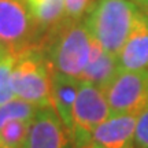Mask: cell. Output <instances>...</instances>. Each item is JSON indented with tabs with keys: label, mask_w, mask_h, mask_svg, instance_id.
<instances>
[{
	"label": "cell",
	"mask_w": 148,
	"mask_h": 148,
	"mask_svg": "<svg viewBox=\"0 0 148 148\" xmlns=\"http://www.w3.org/2000/svg\"><path fill=\"white\" fill-rule=\"evenodd\" d=\"M90 37L84 21H63L44 36L42 52L52 71L81 78L90 55Z\"/></svg>",
	"instance_id": "obj_1"
},
{
	"label": "cell",
	"mask_w": 148,
	"mask_h": 148,
	"mask_svg": "<svg viewBox=\"0 0 148 148\" xmlns=\"http://www.w3.org/2000/svg\"><path fill=\"white\" fill-rule=\"evenodd\" d=\"M138 7L133 0H96L85 16L90 37L118 56L134 25Z\"/></svg>",
	"instance_id": "obj_2"
},
{
	"label": "cell",
	"mask_w": 148,
	"mask_h": 148,
	"mask_svg": "<svg viewBox=\"0 0 148 148\" xmlns=\"http://www.w3.org/2000/svg\"><path fill=\"white\" fill-rule=\"evenodd\" d=\"M51 74L52 70L41 45L29 48L16 55L12 70V90L16 97L37 107L52 106Z\"/></svg>",
	"instance_id": "obj_3"
},
{
	"label": "cell",
	"mask_w": 148,
	"mask_h": 148,
	"mask_svg": "<svg viewBox=\"0 0 148 148\" xmlns=\"http://www.w3.org/2000/svg\"><path fill=\"white\" fill-rule=\"evenodd\" d=\"M44 34L25 0H0V44L19 55L41 45Z\"/></svg>",
	"instance_id": "obj_4"
},
{
	"label": "cell",
	"mask_w": 148,
	"mask_h": 148,
	"mask_svg": "<svg viewBox=\"0 0 148 148\" xmlns=\"http://www.w3.org/2000/svg\"><path fill=\"white\" fill-rule=\"evenodd\" d=\"M111 116V110L104 90L99 86L79 79L77 100L73 108L74 148L92 144V133Z\"/></svg>",
	"instance_id": "obj_5"
},
{
	"label": "cell",
	"mask_w": 148,
	"mask_h": 148,
	"mask_svg": "<svg viewBox=\"0 0 148 148\" xmlns=\"http://www.w3.org/2000/svg\"><path fill=\"white\" fill-rule=\"evenodd\" d=\"M104 93L111 115H140L148 108V70L119 71Z\"/></svg>",
	"instance_id": "obj_6"
},
{
	"label": "cell",
	"mask_w": 148,
	"mask_h": 148,
	"mask_svg": "<svg viewBox=\"0 0 148 148\" xmlns=\"http://www.w3.org/2000/svg\"><path fill=\"white\" fill-rule=\"evenodd\" d=\"M22 148H74L73 138L52 106L40 107Z\"/></svg>",
	"instance_id": "obj_7"
},
{
	"label": "cell",
	"mask_w": 148,
	"mask_h": 148,
	"mask_svg": "<svg viewBox=\"0 0 148 148\" xmlns=\"http://www.w3.org/2000/svg\"><path fill=\"white\" fill-rule=\"evenodd\" d=\"M137 118V114L111 115L92 133V144L96 148H136Z\"/></svg>",
	"instance_id": "obj_8"
},
{
	"label": "cell",
	"mask_w": 148,
	"mask_h": 148,
	"mask_svg": "<svg viewBox=\"0 0 148 148\" xmlns=\"http://www.w3.org/2000/svg\"><path fill=\"white\" fill-rule=\"evenodd\" d=\"M118 59L119 71L148 70V15L138 11L134 25Z\"/></svg>",
	"instance_id": "obj_9"
},
{
	"label": "cell",
	"mask_w": 148,
	"mask_h": 148,
	"mask_svg": "<svg viewBox=\"0 0 148 148\" xmlns=\"http://www.w3.org/2000/svg\"><path fill=\"white\" fill-rule=\"evenodd\" d=\"M118 73H119V66L116 56L107 52L101 47L100 42L92 38L89 60L79 79L90 82L106 92L108 85L112 82V79L115 78Z\"/></svg>",
	"instance_id": "obj_10"
},
{
	"label": "cell",
	"mask_w": 148,
	"mask_h": 148,
	"mask_svg": "<svg viewBox=\"0 0 148 148\" xmlns=\"http://www.w3.org/2000/svg\"><path fill=\"white\" fill-rule=\"evenodd\" d=\"M79 78H73L64 74L52 71L51 74V100L70 136L73 133V108L77 100Z\"/></svg>",
	"instance_id": "obj_11"
},
{
	"label": "cell",
	"mask_w": 148,
	"mask_h": 148,
	"mask_svg": "<svg viewBox=\"0 0 148 148\" xmlns=\"http://www.w3.org/2000/svg\"><path fill=\"white\" fill-rule=\"evenodd\" d=\"M25 3L44 36L64 21V0H25Z\"/></svg>",
	"instance_id": "obj_12"
},
{
	"label": "cell",
	"mask_w": 148,
	"mask_h": 148,
	"mask_svg": "<svg viewBox=\"0 0 148 148\" xmlns=\"http://www.w3.org/2000/svg\"><path fill=\"white\" fill-rule=\"evenodd\" d=\"M38 108L40 107L34 106V104L26 100H22L19 97H15V99L1 104L0 106V129L4 126L5 123H8L10 121H14V119L32 122Z\"/></svg>",
	"instance_id": "obj_13"
},
{
	"label": "cell",
	"mask_w": 148,
	"mask_h": 148,
	"mask_svg": "<svg viewBox=\"0 0 148 148\" xmlns=\"http://www.w3.org/2000/svg\"><path fill=\"white\" fill-rule=\"evenodd\" d=\"M30 122L14 119L0 129V148H22Z\"/></svg>",
	"instance_id": "obj_14"
},
{
	"label": "cell",
	"mask_w": 148,
	"mask_h": 148,
	"mask_svg": "<svg viewBox=\"0 0 148 148\" xmlns=\"http://www.w3.org/2000/svg\"><path fill=\"white\" fill-rule=\"evenodd\" d=\"M16 62V55L7 52L0 58V106L15 99L12 90V70Z\"/></svg>",
	"instance_id": "obj_15"
},
{
	"label": "cell",
	"mask_w": 148,
	"mask_h": 148,
	"mask_svg": "<svg viewBox=\"0 0 148 148\" xmlns=\"http://www.w3.org/2000/svg\"><path fill=\"white\" fill-rule=\"evenodd\" d=\"M96 0H64V21H82Z\"/></svg>",
	"instance_id": "obj_16"
},
{
	"label": "cell",
	"mask_w": 148,
	"mask_h": 148,
	"mask_svg": "<svg viewBox=\"0 0 148 148\" xmlns=\"http://www.w3.org/2000/svg\"><path fill=\"white\" fill-rule=\"evenodd\" d=\"M136 148H148V108L138 115L136 123Z\"/></svg>",
	"instance_id": "obj_17"
},
{
	"label": "cell",
	"mask_w": 148,
	"mask_h": 148,
	"mask_svg": "<svg viewBox=\"0 0 148 148\" xmlns=\"http://www.w3.org/2000/svg\"><path fill=\"white\" fill-rule=\"evenodd\" d=\"M140 7H141V10H143V12H145L148 15V0H137L136 1Z\"/></svg>",
	"instance_id": "obj_18"
},
{
	"label": "cell",
	"mask_w": 148,
	"mask_h": 148,
	"mask_svg": "<svg viewBox=\"0 0 148 148\" xmlns=\"http://www.w3.org/2000/svg\"><path fill=\"white\" fill-rule=\"evenodd\" d=\"M7 52H10V51H8V49H7V48L3 45V44H0V58H1L3 55H5Z\"/></svg>",
	"instance_id": "obj_19"
},
{
	"label": "cell",
	"mask_w": 148,
	"mask_h": 148,
	"mask_svg": "<svg viewBox=\"0 0 148 148\" xmlns=\"http://www.w3.org/2000/svg\"><path fill=\"white\" fill-rule=\"evenodd\" d=\"M81 148H96L93 144H89V145H85V147H81Z\"/></svg>",
	"instance_id": "obj_20"
},
{
	"label": "cell",
	"mask_w": 148,
	"mask_h": 148,
	"mask_svg": "<svg viewBox=\"0 0 148 148\" xmlns=\"http://www.w3.org/2000/svg\"><path fill=\"white\" fill-rule=\"evenodd\" d=\"M133 1H134V3H136V1H137V0H133Z\"/></svg>",
	"instance_id": "obj_21"
}]
</instances>
